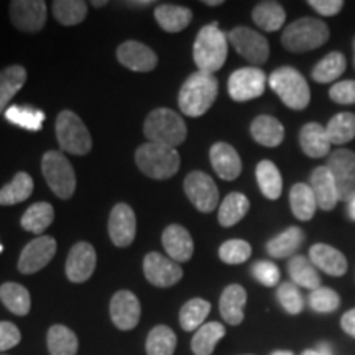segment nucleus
<instances>
[{"mask_svg":"<svg viewBox=\"0 0 355 355\" xmlns=\"http://www.w3.org/2000/svg\"><path fill=\"white\" fill-rule=\"evenodd\" d=\"M217 94H219V81L214 74L196 71L181 86L178 105L188 117H201L212 107Z\"/></svg>","mask_w":355,"mask_h":355,"instance_id":"obj_1","label":"nucleus"},{"mask_svg":"<svg viewBox=\"0 0 355 355\" xmlns=\"http://www.w3.org/2000/svg\"><path fill=\"white\" fill-rule=\"evenodd\" d=\"M227 51L229 38L216 21L199 30L193 46V58L198 71L214 74L224 66L225 60H227Z\"/></svg>","mask_w":355,"mask_h":355,"instance_id":"obj_2","label":"nucleus"},{"mask_svg":"<svg viewBox=\"0 0 355 355\" xmlns=\"http://www.w3.org/2000/svg\"><path fill=\"white\" fill-rule=\"evenodd\" d=\"M135 163L145 176L163 181L170 180L180 171L181 157L176 148L146 141L137 148Z\"/></svg>","mask_w":355,"mask_h":355,"instance_id":"obj_3","label":"nucleus"},{"mask_svg":"<svg viewBox=\"0 0 355 355\" xmlns=\"http://www.w3.org/2000/svg\"><path fill=\"white\" fill-rule=\"evenodd\" d=\"M144 133L152 144H159L171 146L183 145L188 135V128H186L184 119L175 110L159 107L155 109L146 115L144 123Z\"/></svg>","mask_w":355,"mask_h":355,"instance_id":"obj_4","label":"nucleus"},{"mask_svg":"<svg viewBox=\"0 0 355 355\" xmlns=\"http://www.w3.org/2000/svg\"><path fill=\"white\" fill-rule=\"evenodd\" d=\"M331 38L327 24L313 17L295 20L283 30L282 44L291 53H308L321 48Z\"/></svg>","mask_w":355,"mask_h":355,"instance_id":"obj_5","label":"nucleus"},{"mask_svg":"<svg viewBox=\"0 0 355 355\" xmlns=\"http://www.w3.org/2000/svg\"><path fill=\"white\" fill-rule=\"evenodd\" d=\"M268 86L288 109L304 110L311 102V89L306 78L291 66L275 69L268 78Z\"/></svg>","mask_w":355,"mask_h":355,"instance_id":"obj_6","label":"nucleus"},{"mask_svg":"<svg viewBox=\"0 0 355 355\" xmlns=\"http://www.w3.org/2000/svg\"><path fill=\"white\" fill-rule=\"evenodd\" d=\"M56 140L63 152L84 157L92 150V139L86 123L73 110H61L56 117Z\"/></svg>","mask_w":355,"mask_h":355,"instance_id":"obj_7","label":"nucleus"},{"mask_svg":"<svg viewBox=\"0 0 355 355\" xmlns=\"http://www.w3.org/2000/svg\"><path fill=\"white\" fill-rule=\"evenodd\" d=\"M42 173L46 184L60 199H71L76 191V173L61 152L50 150L42 158Z\"/></svg>","mask_w":355,"mask_h":355,"instance_id":"obj_8","label":"nucleus"},{"mask_svg":"<svg viewBox=\"0 0 355 355\" xmlns=\"http://www.w3.org/2000/svg\"><path fill=\"white\" fill-rule=\"evenodd\" d=\"M227 38L235 51L245 58L248 63L260 66L268 61L270 44L261 33L248 28V26H235L227 33Z\"/></svg>","mask_w":355,"mask_h":355,"instance_id":"obj_9","label":"nucleus"},{"mask_svg":"<svg viewBox=\"0 0 355 355\" xmlns=\"http://www.w3.org/2000/svg\"><path fill=\"white\" fill-rule=\"evenodd\" d=\"M184 193L199 212L209 214L219 206V188L204 171H191L184 178Z\"/></svg>","mask_w":355,"mask_h":355,"instance_id":"obj_10","label":"nucleus"},{"mask_svg":"<svg viewBox=\"0 0 355 355\" xmlns=\"http://www.w3.org/2000/svg\"><path fill=\"white\" fill-rule=\"evenodd\" d=\"M326 168L334 178L339 199L349 202L355 194V153L347 148L331 152Z\"/></svg>","mask_w":355,"mask_h":355,"instance_id":"obj_11","label":"nucleus"},{"mask_svg":"<svg viewBox=\"0 0 355 355\" xmlns=\"http://www.w3.org/2000/svg\"><path fill=\"white\" fill-rule=\"evenodd\" d=\"M266 76L257 66H247L234 71L227 83L229 96L235 102H247L257 99L265 92Z\"/></svg>","mask_w":355,"mask_h":355,"instance_id":"obj_12","label":"nucleus"},{"mask_svg":"<svg viewBox=\"0 0 355 355\" xmlns=\"http://www.w3.org/2000/svg\"><path fill=\"white\" fill-rule=\"evenodd\" d=\"M8 15L17 30L24 33H38L46 24V3L43 0H12Z\"/></svg>","mask_w":355,"mask_h":355,"instance_id":"obj_13","label":"nucleus"},{"mask_svg":"<svg viewBox=\"0 0 355 355\" xmlns=\"http://www.w3.org/2000/svg\"><path fill=\"white\" fill-rule=\"evenodd\" d=\"M58 243L51 235H40L25 245L19 257V272L21 275H33L43 270L53 257L56 255Z\"/></svg>","mask_w":355,"mask_h":355,"instance_id":"obj_14","label":"nucleus"},{"mask_svg":"<svg viewBox=\"0 0 355 355\" xmlns=\"http://www.w3.org/2000/svg\"><path fill=\"white\" fill-rule=\"evenodd\" d=\"M144 273L150 285L157 288H171L183 278V270L180 263L158 252L146 254L144 259Z\"/></svg>","mask_w":355,"mask_h":355,"instance_id":"obj_15","label":"nucleus"},{"mask_svg":"<svg viewBox=\"0 0 355 355\" xmlns=\"http://www.w3.org/2000/svg\"><path fill=\"white\" fill-rule=\"evenodd\" d=\"M137 235V217L128 204H115L109 216V237L115 247H130Z\"/></svg>","mask_w":355,"mask_h":355,"instance_id":"obj_16","label":"nucleus"},{"mask_svg":"<svg viewBox=\"0 0 355 355\" xmlns=\"http://www.w3.org/2000/svg\"><path fill=\"white\" fill-rule=\"evenodd\" d=\"M110 319L114 326L121 331H132L135 329L137 324L140 322L141 306L140 301L128 290L117 291L110 300L109 306Z\"/></svg>","mask_w":355,"mask_h":355,"instance_id":"obj_17","label":"nucleus"},{"mask_svg":"<svg viewBox=\"0 0 355 355\" xmlns=\"http://www.w3.org/2000/svg\"><path fill=\"white\" fill-rule=\"evenodd\" d=\"M96 265V248L89 242H78L71 247L66 259V277L71 283H84L92 277Z\"/></svg>","mask_w":355,"mask_h":355,"instance_id":"obj_18","label":"nucleus"},{"mask_svg":"<svg viewBox=\"0 0 355 355\" xmlns=\"http://www.w3.org/2000/svg\"><path fill=\"white\" fill-rule=\"evenodd\" d=\"M117 60L122 66L135 73H150L158 64L157 53L145 43L135 42V40H128L119 44Z\"/></svg>","mask_w":355,"mask_h":355,"instance_id":"obj_19","label":"nucleus"},{"mask_svg":"<svg viewBox=\"0 0 355 355\" xmlns=\"http://www.w3.org/2000/svg\"><path fill=\"white\" fill-rule=\"evenodd\" d=\"M209 158L216 175L220 180L234 181L241 176L242 159L232 145L225 144V141H217V144L211 146Z\"/></svg>","mask_w":355,"mask_h":355,"instance_id":"obj_20","label":"nucleus"},{"mask_svg":"<svg viewBox=\"0 0 355 355\" xmlns=\"http://www.w3.org/2000/svg\"><path fill=\"white\" fill-rule=\"evenodd\" d=\"M162 243L166 257H170L176 263H184L194 254V242L189 230L180 224H171L163 230Z\"/></svg>","mask_w":355,"mask_h":355,"instance_id":"obj_21","label":"nucleus"},{"mask_svg":"<svg viewBox=\"0 0 355 355\" xmlns=\"http://www.w3.org/2000/svg\"><path fill=\"white\" fill-rule=\"evenodd\" d=\"M309 260L318 270L329 277H344L349 270L347 259L343 252L327 243H314L309 248Z\"/></svg>","mask_w":355,"mask_h":355,"instance_id":"obj_22","label":"nucleus"},{"mask_svg":"<svg viewBox=\"0 0 355 355\" xmlns=\"http://www.w3.org/2000/svg\"><path fill=\"white\" fill-rule=\"evenodd\" d=\"M309 186L313 189L314 198L318 201V207L322 211H332L339 204V193L334 178L331 176L329 170L326 165L318 166L316 170L311 173Z\"/></svg>","mask_w":355,"mask_h":355,"instance_id":"obj_23","label":"nucleus"},{"mask_svg":"<svg viewBox=\"0 0 355 355\" xmlns=\"http://www.w3.org/2000/svg\"><path fill=\"white\" fill-rule=\"evenodd\" d=\"M300 145L306 157L324 158L331 155V140L326 127L318 122H308L300 132Z\"/></svg>","mask_w":355,"mask_h":355,"instance_id":"obj_24","label":"nucleus"},{"mask_svg":"<svg viewBox=\"0 0 355 355\" xmlns=\"http://www.w3.org/2000/svg\"><path fill=\"white\" fill-rule=\"evenodd\" d=\"M247 304V291L245 288L241 285H229L225 286V290L222 291L220 301H219V311L220 316L225 322L230 326H239L242 324L243 318H245V309Z\"/></svg>","mask_w":355,"mask_h":355,"instance_id":"obj_25","label":"nucleus"},{"mask_svg":"<svg viewBox=\"0 0 355 355\" xmlns=\"http://www.w3.org/2000/svg\"><path fill=\"white\" fill-rule=\"evenodd\" d=\"M250 133L252 139L259 145L275 148V146L282 145L283 139H285V127L273 115L263 114L254 119L250 125Z\"/></svg>","mask_w":355,"mask_h":355,"instance_id":"obj_26","label":"nucleus"},{"mask_svg":"<svg viewBox=\"0 0 355 355\" xmlns=\"http://www.w3.org/2000/svg\"><path fill=\"white\" fill-rule=\"evenodd\" d=\"M155 20L168 33L183 32L193 20V12L184 6L176 3H158L155 8Z\"/></svg>","mask_w":355,"mask_h":355,"instance_id":"obj_27","label":"nucleus"},{"mask_svg":"<svg viewBox=\"0 0 355 355\" xmlns=\"http://www.w3.org/2000/svg\"><path fill=\"white\" fill-rule=\"evenodd\" d=\"M26 83V69L21 64H12L0 69V114L10 107L8 102L21 91Z\"/></svg>","mask_w":355,"mask_h":355,"instance_id":"obj_28","label":"nucleus"},{"mask_svg":"<svg viewBox=\"0 0 355 355\" xmlns=\"http://www.w3.org/2000/svg\"><path fill=\"white\" fill-rule=\"evenodd\" d=\"M306 235L300 227H288L278 234L277 237L270 239L266 243V252L273 259H286V257H295L300 247L303 245Z\"/></svg>","mask_w":355,"mask_h":355,"instance_id":"obj_29","label":"nucleus"},{"mask_svg":"<svg viewBox=\"0 0 355 355\" xmlns=\"http://www.w3.org/2000/svg\"><path fill=\"white\" fill-rule=\"evenodd\" d=\"M252 19L254 24L263 32H278L286 21V12L282 3L273 2V0H265L259 2L252 10Z\"/></svg>","mask_w":355,"mask_h":355,"instance_id":"obj_30","label":"nucleus"},{"mask_svg":"<svg viewBox=\"0 0 355 355\" xmlns=\"http://www.w3.org/2000/svg\"><path fill=\"white\" fill-rule=\"evenodd\" d=\"M0 301L15 316L24 318L32 309V296L24 285L7 282L0 285Z\"/></svg>","mask_w":355,"mask_h":355,"instance_id":"obj_31","label":"nucleus"},{"mask_svg":"<svg viewBox=\"0 0 355 355\" xmlns=\"http://www.w3.org/2000/svg\"><path fill=\"white\" fill-rule=\"evenodd\" d=\"M288 273H290L291 282L296 286L308 288L311 291L321 288V277H319L316 266L311 263L309 257H291L290 261H288Z\"/></svg>","mask_w":355,"mask_h":355,"instance_id":"obj_32","label":"nucleus"},{"mask_svg":"<svg viewBox=\"0 0 355 355\" xmlns=\"http://www.w3.org/2000/svg\"><path fill=\"white\" fill-rule=\"evenodd\" d=\"M55 220V209L50 202H35L24 212L20 219L21 229L35 235H42Z\"/></svg>","mask_w":355,"mask_h":355,"instance_id":"obj_33","label":"nucleus"},{"mask_svg":"<svg viewBox=\"0 0 355 355\" xmlns=\"http://www.w3.org/2000/svg\"><path fill=\"white\" fill-rule=\"evenodd\" d=\"M33 178L25 171H19L12 178L10 183L0 188V206H15L32 196Z\"/></svg>","mask_w":355,"mask_h":355,"instance_id":"obj_34","label":"nucleus"},{"mask_svg":"<svg viewBox=\"0 0 355 355\" xmlns=\"http://www.w3.org/2000/svg\"><path fill=\"white\" fill-rule=\"evenodd\" d=\"M255 176L261 194H263L266 199L275 201V199L282 196L283 178L273 162H270V159H261L255 168Z\"/></svg>","mask_w":355,"mask_h":355,"instance_id":"obj_35","label":"nucleus"},{"mask_svg":"<svg viewBox=\"0 0 355 355\" xmlns=\"http://www.w3.org/2000/svg\"><path fill=\"white\" fill-rule=\"evenodd\" d=\"M248 209H250V201H248L245 194L230 193L220 202L217 220H219L222 227H232L247 216Z\"/></svg>","mask_w":355,"mask_h":355,"instance_id":"obj_36","label":"nucleus"},{"mask_svg":"<svg viewBox=\"0 0 355 355\" xmlns=\"http://www.w3.org/2000/svg\"><path fill=\"white\" fill-rule=\"evenodd\" d=\"M291 212L298 220H311L316 214L318 201L313 189L306 183H296L290 191Z\"/></svg>","mask_w":355,"mask_h":355,"instance_id":"obj_37","label":"nucleus"},{"mask_svg":"<svg viewBox=\"0 0 355 355\" xmlns=\"http://www.w3.org/2000/svg\"><path fill=\"white\" fill-rule=\"evenodd\" d=\"M46 345L50 355H78V336L63 324H55L48 329Z\"/></svg>","mask_w":355,"mask_h":355,"instance_id":"obj_38","label":"nucleus"},{"mask_svg":"<svg viewBox=\"0 0 355 355\" xmlns=\"http://www.w3.org/2000/svg\"><path fill=\"white\" fill-rule=\"evenodd\" d=\"M225 336V327L224 324L211 321L204 322L201 327L196 331V334L193 336L191 340V349H193L194 355H212L216 345L219 344V340Z\"/></svg>","mask_w":355,"mask_h":355,"instance_id":"obj_39","label":"nucleus"},{"mask_svg":"<svg viewBox=\"0 0 355 355\" xmlns=\"http://www.w3.org/2000/svg\"><path fill=\"white\" fill-rule=\"evenodd\" d=\"M345 68H347V61L345 56L339 51H331L329 55L322 58L319 63L313 68L311 78L319 84H329L334 83L344 74Z\"/></svg>","mask_w":355,"mask_h":355,"instance_id":"obj_40","label":"nucleus"},{"mask_svg":"<svg viewBox=\"0 0 355 355\" xmlns=\"http://www.w3.org/2000/svg\"><path fill=\"white\" fill-rule=\"evenodd\" d=\"M211 313V303L202 298H193L186 301L180 309V324L186 332L198 331Z\"/></svg>","mask_w":355,"mask_h":355,"instance_id":"obj_41","label":"nucleus"},{"mask_svg":"<svg viewBox=\"0 0 355 355\" xmlns=\"http://www.w3.org/2000/svg\"><path fill=\"white\" fill-rule=\"evenodd\" d=\"M178 339L175 331L171 327L163 326H155L152 331L148 332L145 343L146 355H173L175 354Z\"/></svg>","mask_w":355,"mask_h":355,"instance_id":"obj_42","label":"nucleus"},{"mask_svg":"<svg viewBox=\"0 0 355 355\" xmlns=\"http://www.w3.org/2000/svg\"><path fill=\"white\" fill-rule=\"evenodd\" d=\"M53 15L63 26H74L83 24L87 17V3L83 0H55Z\"/></svg>","mask_w":355,"mask_h":355,"instance_id":"obj_43","label":"nucleus"},{"mask_svg":"<svg viewBox=\"0 0 355 355\" xmlns=\"http://www.w3.org/2000/svg\"><path fill=\"white\" fill-rule=\"evenodd\" d=\"M3 115L13 125L30 132L42 130L44 122V114L42 110L30 107V105H10Z\"/></svg>","mask_w":355,"mask_h":355,"instance_id":"obj_44","label":"nucleus"},{"mask_svg":"<svg viewBox=\"0 0 355 355\" xmlns=\"http://www.w3.org/2000/svg\"><path fill=\"white\" fill-rule=\"evenodd\" d=\"M332 145H344L355 139V114L339 112L326 125Z\"/></svg>","mask_w":355,"mask_h":355,"instance_id":"obj_45","label":"nucleus"},{"mask_svg":"<svg viewBox=\"0 0 355 355\" xmlns=\"http://www.w3.org/2000/svg\"><path fill=\"white\" fill-rule=\"evenodd\" d=\"M277 298H278V303L282 304V308L285 309V313L291 314V316H296V314L303 313V308H304L303 295H301L300 286H296L293 282H285L278 286Z\"/></svg>","mask_w":355,"mask_h":355,"instance_id":"obj_46","label":"nucleus"},{"mask_svg":"<svg viewBox=\"0 0 355 355\" xmlns=\"http://www.w3.org/2000/svg\"><path fill=\"white\" fill-rule=\"evenodd\" d=\"M252 247L242 239H232L219 247V259L227 265H241L250 259Z\"/></svg>","mask_w":355,"mask_h":355,"instance_id":"obj_47","label":"nucleus"},{"mask_svg":"<svg viewBox=\"0 0 355 355\" xmlns=\"http://www.w3.org/2000/svg\"><path fill=\"white\" fill-rule=\"evenodd\" d=\"M309 306L311 309L321 314L334 313L340 306V296L334 290H331V288L321 286L318 290L311 291Z\"/></svg>","mask_w":355,"mask_h":355,"instance_id":"obj_48","label":"nucleus"},{"mask_svg":"<svg viewBox=\"0 0 355 355\" xmlns=\"http://www.w3.org/2000/svg\"><path fill=\"white\" fill-rule=\"evenodd\" d=\"M252 275L263 286H277L279 283V268L273 261L260 260L252 266Z\"/></svg>","mask_w":355,"mask_h":355,"instance_id":"obj_49","label":"nucleus"},{"mask_svg":"<svg viewBox=\"0 0 355 355\" xmlns=\"http://www.w3.org/2000/svg\"><path fill=\"white\" fill-rule=\"evenodd\" d=\"M329 97L336 104L340 105H352L355 104V81H339L332 84L329 89Z\"/></svg>","mask_w":355,"mask_h":355,"instance_id":"obj_50","label":"nucleus"},{"mask_svg":"<svg viewBox=\"0 0 355 355\" xmlns=\"http://www.w3.org/2000/svg\"><path fill=\"white\" fill-rule=\"evenodd\" d=\"M21 340V332L15 324L10 321H0V352H6L19 345Z\"/></svg>","mask_w":355,"mask_h":355,"instance_id":"obj_51","label":"nucleus"},{"mask_svg":"<svg viewBox=\"0 0 355 355\" xmlns=\"http://www.w3.org/2000/svg\"><path fill=\"white\" fill-rule=\"evenodd\" d=\"M308 6L314 8L319 15L322 17H334L343 10L344 2L343 0H309Z\"/></svg>","mask_w":355,"mask_h":355,"instance_id":"obj_52","label":"nucleus"},{"mask_svg":"<svg viewBox=\"0 0 355 355\" xmlns=\"http://www.w3.org/2000/svg\"><path fill=\"white\" fill-rule=\"evenodd\" d=\"M340 327H343L345 334L355 339V308L344 314L343 319H340Z\"/></svg>","mask_w":355,"mask_h":355,"instance_id":"obj_53","label":"nucleus"},{"mask_svg":"<svg viewBox=\"0 0 355 355\" xmlns=\"http://www.w3.org/2000/svg\"><path fill=\"white\" fill-rule=\"evenodd\" d=\"M301 355H332V350L327 344H321L318 349H308Z\"/></svg>","mask_w":355,"mask_h":355,"instance_id":"obj_54","label":"nucleus"},{"mask_svg":"<svg viewBox=\"0 0 355 355\" xmlns=\"http://www.w3.org/2000/svg\"><path fill=\"white\" fill-rule=\"evenodd\" d=\"M123 6L132 7V8H145L153 6L152 0H145V2H123Z\"/></svg>","mask_w":355,"mask_h":355,"instance_id":"obj_55","label":"nucleus"},{"mask_svg":"<svg viewBox=\"0 0 355 355\" xmlns=\"http://www.w3.org/2000/svg\"><path fill=\"white\" fill-rule=\"evenodd\" d=\"M347 214L350 217V220L355 222V194L350 198V201L347 202Z\"/></svg>","mask_w":355,"mask_h":355,"instance_id":"obj_56","label":"nucleus"},{"mask_svg":"<svg viewBox=\"0 0 355 355\" xmlns=\"http://www.w3.org/2000/svg\"><path fill=\"white\" fill-rule=\"evenodd\" d=\"M107 3H109V2H105V0H101V2H99V0H92L91 6L96 7V8H102V7L107 6Z\"/></svg>","mask_w":355,"mask_h":355,"instance_id":"obj_57","label":"nucleus"},{"mask_svg":"<svg viewBox=\"0 0 355 355\" xmlns=\"http://www.w3.org/2000/svg\"><path fill=\"white\" fill-rule=\"evenodd\" d=\"M206 3L207 7H217V6H222V0H206Z\"/></svg>","mask_w":355,"mask_h":355,"instance_id":"obj_58","label":"nucleus"},{"mask_svg":"<svg viewBox=\"0 0 355 355\" xmlns=\"http://www.w3.org/2000/svg\"><path fill=\"white\" fill-rule=\"evenodd\" d=\"M272 355H295V354L290 352V350H275Z\"/></svg>","mask_w":355,"mask_h":355,"instance_id":"obj_59","label":"nucleus"},{"mask_svg":"<svg viewBox=\"0 0 355 355\" xmlns=\"http://www.w3.org/2000/svg\"><path fill=\"white\" fill-rule=\"evenodd\" d=\"M354 66H355V38H354Z\"/></svg>","mask_w":355,"mask_h":355,"instance_id":"obj_60","label":"nucleus"},{"mask_svg":"<svg viewBox=\"0 0 355 355\" xmlns=\"http://www.w3.org/2000/svg\"><path fill=\"white\" fill-rule=\"evenodd\" d=\"M2 252H3V245H2V243H0V254H2Z\"/></svg>","mask_w":355,"mask_h":355,"instance_id":"obj_61","label":"nucleus"}]
</instances>
